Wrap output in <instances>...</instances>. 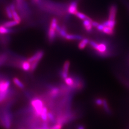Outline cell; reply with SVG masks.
<instances>
[{
	"label": "cell",
	"instance_id": "cell-1",
	"mask_svg": "<svg viewBox=\"0 0 129 129\" xmlns=\"http://www.w3.org/2000/svg\"><path fill=\"white\" fill-rule=\"evenodd\" d=\"M31 104L34 108L36 115L40 116L42 111L44 107V104L41 100L38 98L33 99L31 102Z\"/></svg>",
	"mask_w": 129,
	"mask_h": 129
},
{
	"label": "cell",
	"instance_id": "cell-2",
	"mask_svg": "<svg viewBox=\"0 0 129 129\" xmlns=\"http://www.w3.org/2000/svg\"><path fill=\"white\" fill-rule=\"evenodd\" d=\"M57 21L55 18H53L51 21L50 27L48 32V40L50 42H53L54 41L55 37L56 28L57 25Z\"/></svg>",
	"mask_w": 129,
	"mask_h": 129
},
{
	"label": "cell",
	"instance_id": "cell-3",
	"mask_svg": "<svg viewBox=\"0 0 129 129\" xmlns=\"http://www.w3.org/2000/svg\"><path fill=\"white\" fill-rule=\"evenodd\" d=\"M2 121L3 126L6 129H10L12 124V116L9 111H5L3 113Z\"/></svg>",
	"mask_w": 129,
	"mask_h": 129
},
{
	"label": "cell",
	"instance_id": "cell-4",
	"mask_svg": "<svg viewBox=\"0 0 129 129\" xmlns=\"http://www.w3.org/2000/svg\"><path fill=\"white\" fill-rule=\"evenodd\" d=\"M44 55V52L43 51H37V53H36L34 55L29 57L27 59L28 61H29L30 63H32L34 61H39L41 60L42 58Z\"/></svg>",
	"mask_w": 129,
	"mask_h": 129
},
{
	"label": "cell",
	"instance_id": "cell-5",
	"mask_svg": "<svg viewBox=\"0 0 129 129\" xmlns=\"http://www.w3.org/2000/svg\"><path fill=\"white\" fill-rule=\"evenodd\" d=\"M117 11V8L116 5H112L110 7V10H109V20H115Z\"/></svg>",
	"mask_w": 129,
	"mask_h": 129
},
{
	"label": "cell",
	"instance_id": "cell-6",
	"mask_svg": "<svg viewBox=\"0 0 129 129\" xmlns=\"http://www.w3.org/2000/svg\"><path fill=\"white\" fill-rule=\"evenodd\" d=\"M78 4L76 2L73 1L70 3L68 8V12L69 14H75L78 12Z\"/></svg>",
	"mask_w": 129,
	"mask_h": 129
},
{
	"label": "cell",
	"instance_id": "cell-7",
	"mask_svg": "<svg viewBox=\"0 0 129 129\" xmlns=\"http://www.w3.org/2000/svg\"><path fill=\"white\" fill-rule=\"evenodd\" d=\"M49 95L53 98H56L60 95V90L59 88L56 87H52L50 88Z\"/></svg>",
	"mask_w": 129,
	"mask_h": 129
},
{
	"label": "cell",
	"instance_id": "cell-8",
	"mask_svg": "<svg viewBox=\"0 0 129 129\" xmlns=\"http://www.w3.org/2000/svg\"><path fill=\"white\" fill-rule=\"evenodd\" d=\"M10 82L8 80L3 81L0 82V92H5L7 91L9 88Z\"/></svg>",
	"mask_w": 129,
	"mask_h": 129
},
{
	"label": "cell",
	"instance_id": "cell-9",
	"mask_svg": "<svg viewBox=\"0 0 129 129\" xmlns=\"http://www.w3.org/2000/svg\"><path fill=\"white\" fill-rule=\"evenodd\" d=\"M92 21L88 20H83V25L85 28L86 30L88 32H90L92 31V27H93L91 24Z\"/></svg>",
	"mask_w": 129,
	"mask_h": 129
},
{
	"label": "cell",
	"instance_id": "cell-10",
	"mask_svg": "<svg viewBox=\"0 0 129 129\" xmlns=\"http://www.w3.org/2000/svg\"><path fill=\"white\" fill-rule=\"evenodd\" d=\"M65 38L68 40H81L83 39V37L80 35L68 34Z\"/></svg>",
	"mask_w": 129,
	"mask_h": 129
},
{
	"label": "cell",
	"instance_id": "cell-11",
	"mask_svg": "<svg viewBox=\"0 0 129 129\" xmlns=\"http://www.w3.org/2000/svg\"><path fill=\"white\" fill-rule=\"evenodd\" d=\"M107 50V46L104 43H101L98 44V46L97 47L96 50L99 52V53L101 54H105Z\"/></svg>",
	"mask_w": 129,
	"mask_h": 129
},
{
	"label": "cell",
	"instance_id": "cell-12",
	"mask_svg": "<svg viewBox=\"0 0 129 129\" xmlns=\"http://www.w3.org/2000/svg\"><path fill=\"white\" fill-rule=\"evenodd\" d=\"M48 110L46 107H44L43 110L42 111L41 113V118L42 120H43L44 122H46L48 120Z\"/></svg>",
	"mask_w": 129,
	"mask_h": 129
},
{
	"label": "cell",
	"instance_id": "cell-13",
	"mask_svg": "<svg viewBox=\"0 0 129 129\" xmlns=\"http://www.w3.org/2000/svg\"><path fill=\"white\" fill-rule=\"evenodd\" d=\"M89 42V40L88 38H84L78 44V48L80 50L84 49L86 46Z\"/></svg>",
	"mask_w": 129,
	"mask_h": 129
},
{
	"label": "cell",
	"instance_id": "cell-14",
	"mask_svg": "<svg viewBox=\"0 0 129 129\" xmlns=\"http://www.w3.org/2000/svg\"><path fill=\"white\" fill-rule=\"evenodd\" d=\"M116 23V22L115 20H108L107 21H106L105 22H104L102 24L104 25L105 27H109L112 29H114V28L115 26Z\"/></svg>",
	"mask_w": 129,
	"mask_h": 129
},
{
	"label": "cell",
	"instance_id": "cell-15",
	"mask_svg": "<svg viewBox=\"0 0 129 129\" xmlns=\"http://www.w3.org/2000/svg\"><path fill=\"white\" fill-rule=\"evenodd\" d=\"M19 24V23H18L17 22L14 20V21H9L5 22L3 24V25H4L5 27H6L10 28L15 26L18 25Z\"/></svg>",
	"mask_w": 129,
	"mask_h": 129
},
{
	"label": "cell",
	"instance_id": "cell-16",
	"mask_svg": "<svg viewBox=\"0 0 129 129\" xmlns=\"http://www.w3.org/2000/svg\"><path fill=\"white\" fill-rule=\"evenodd\" d=\"M64 81L66 84L68 86L69 88H74L75 82L74 79L71 77H68L66 79H64Z\"/></svg>",
	"mask_w": 129,
	"mask_h": 129
},
{
	"label": "cell",
	"instance_id": "cell-17",
	"mask_svg": "<svg viewBox=\"0 0 129 129\" xmlns=\"http://www.w3.org/2000/svg\"><path fill=\"white\" fill-rule=\"evenodd\" d=\"M21 67H22V69H23L24 71H28L29 70H30L31 63L28 61L27 60L23 61L22 63V64L21 65Z\"/></svg>",
	"mask_w": 129,
	"mask_h": 129
},
{
	"label": "cell",
	"instance_id": "cell-18",
	"mask_svg": "<svg viewBox=\"0 0 129 129\" xmlns=\"http://www.w3.org/2000/svg\"><path fill=\"white\" fill-rule=\"evenodd\" d=\"M11 32V30L9 28L6 27L4 25H0V34L1 35H6L8 34Z\"/></svg>",
	"mask_w": 129,
	"mask_h": 129
},
{
	"label": "cell",
	"instance_id": "cell-19",
	"mask_svg": "<svg viewBox=\"0 0 129 129\" xmlns=\"http://www.w3.org/2000/svg\"><path fill=\"white\" fill-rule=\"evenodd\" d=\"M12 14H13V18L14 20L17 22L19 23H21V18L19 15L18 13L15 10H12Z\"/></svg>",
	"mask_w": 129,
	"mask_h": 129
},
{
	"label": "cell",
	"instance_id": "cell-20",
	"mask_svg": "<svg viewBox=\"0 0 129 129\" xmlns=\"http://www.w3.org/2000/svg\"><path fill=\"white\" fill-rule=\"evenodd\" d=\"M70 65V61L69 60L66 61L64 63V64L63 66V68L61 70L63 71L64 72L69 73Z\"/></svg>",
	"mask_w": 129,
	"mask_h": 129
},
{
	"label": "cell",
	"instance_id": "cell-21",
	"mask_svg": "<svg viewBox=\"0 0 129 129\" xmlns=\"http://www.w3.org/2000/svg\"><path fill=\"white\" fill-rule=\"evenodd\" d=\"M76 15L78 17V18H79L81 20H88L92 21V19L89 18L87 15H86L85 14L81 13L79 12H78L77 13V14H76Z\"/></svg>",
	"mask_w": 129,
	"mask_h": 129
},
{
	"label": "cell",
	"instance_id": "cell-22",
	"mask_svg": "<svg viewBox=\"0 0 129 129\" xmlns=\"http://www.w3.org/2000/svg\"><path fill=\"white\" fill-rule=\"evenodd\" d=\"M13 81H14V83L15 84V85H16L19 88H24V86L23 83H22L18 78H14L13 79Z\"/></svg>",
	"mask_w": 129,
	"mask_h": 129
},
{
	"label": "cell",
	"instance_id": "cell-23",
	"mask_svg": "<svg viewBox=\"0 0 129 129\" xmlns=\"http://www.w3.org/2000/svg\"><path fill=\"white\" fill-rule=\"evenodd\" d=\"M102 32L107 35H112L114 34V30L113 29L109 27H105Z\"/></svg>",
	"mask_w": 129,
	"mask_h": 129
},
{
	"label": "cell",
	"instance_id": "cell-24",
	"mask_svg": "<svg viewBox=\"0 0 129 129\" xmlns=\"http://www.w3.org/2000/svg\"><path fill=\"white\" fill-rule=\"evenodd\" d=\"M102 105H103L104 110H105V111H106L107 113H108L109 114L111 113V110H110V108H109V105H108V102H107L105 99L103 100V104H102Z\"/></svg>",
	"mask_w": 129,
	"mask_h": 129
},
{
	"label": "cell",
	"instance_id": "cell-25",
	"mask_svg": "<svg viewBox=\"0 0 129 129\" xmlns=\"http://www.w3.org/2000/svg\"><path fill=\"white\" fill-rule=\"evenodd\" d=\"M5 13H6V16L8 17V18H13L12 11L11 9L9 6L6 7V8H5Z\"/></svg>",
	"mask_w": 129,
	"mask_h": 129
},
{
	"label": "cell",
	"instance_id": "cell-26",
	"mask_svg": "<svg viewBox=\"0 0 129 129\" xmlns=\"http://www.w3.org/2000/svg\"><path fill=\"white\" fill-rule=\"evenodd\" d=\"M9 90L8 89L7 91L5 92H0V103L4 101L6 99V98L9 93Z\"/></svg>",
	"mask_w": 129,
	"mask_h": 129
},
{
	"label": "cell",
	"instance_id": "cell-27",
	"mask_svg": "<svg viewBox=\"0 0 129 129\" xmlns=\"http://www.w3.org/2000/svg\"><path fill=\"white\" fill-rule=\"evenodd\" d=\"M47 115H48V120L50 121L51 122L55 123L56 122V120L55 119V117L52 112H48Z\"/></svg>",
	"mask_w": 129,
	"mask_h": 129
},
{
	"label": "cell",
	"instance_id": "cell-28",
	"mask_svg": "<svg viewBox=\"0 0 129 129\" xmlns=\"http://www.w3.org/2000/svg\"><path fill=\"white\" fill-rule=\"evenodd\" d=\"M7 55L5 54H3L0 55V66L5 63V62L7 60Z\"/></svg>",
	"mask_w": 129,
	"mask_h": 129
},
{
	"label": "cell",
	"instance_id": "cell-29",
	"mask_svg": "<svg viewBox=\"0 0 129 129\" xmlns=\"http://www.w3.org/2000/svg\"><path fill=\"white\" fill-rule=\"evenodd\" d=\"M39 63V61H34V62H32V64H31L30 71L33 72L34 70H35V69H37Z\"/></svg>",
	"mask_w": 129,
	"mask_h": 129
},
{
	"label": "cell",
	"instance_id": "cell-30",
	"mask_svg": "<svg viewBox=\"0 0 129 129\" xmlns=\"http://www.w3.org/2000/svg\"><path fill=\"white\" fill-rule=\"evenodd\" d=\"M89 44L90 46H91L93 48H94L95 50L97 49V47L98 46V44L97 43L94 41L91 40V41H89Z\"/></svg>",
	"mask_w": 129,
	"mask_h": 129
},
{
	"label": "cell",
	"instance_id": "cell-31",
	"mask_svg": "<svg viewBox=\"0 0 129 129\" xmlns=\"http://www.w3.org/2000/svg\"><path fill=\"white\" fill-rule=\"evenodd\" d=\"M63 127V124L60 123H56V124L53 125L49 129H62Z\"/></svg>",
	"mask_w": 129,
	"mask_h": 129
},
{
	"label": "cell",
	"instance_id": "cell-32",
	"mask_svg": "<svg viewBox=\"0 0 129 129\" xmlns=\"http://www.w3.org/2000/svg\"><path fill=\"white\" fill-rule=\"evenodd\" d=\"M58 33L59 34V35H60V36L61 37H64V38L68 35L67 33L66 32V30H64L63 28H61V30H60V32Z\"/></svg>",
	"mask_w": 129,
	"mask_h": 129
},
{
	"label": "cell",
	"instance_id": "cell-33",
	"mask_svg": "<svg viewBox=\"0 0 129 129\" xmlns=\"http://www.w3.org/2000/svg\"><path fill=\"white\" fill-rule=\"evenodd\" d=\"M95 102L98 106H102L103 104V100L101 98H97L95 100Z\"/></svg>",
	"mask_w": 129,
	"mask_h": 129
},
{
	"label": "cell",
	"instance_id": "cell-34",
	"mask_svg": "<svg viewBox=\"0 0 129 129\" xmlns=\"http://www.w3.org/2000/svg\"><path fill=\"white\" fill-rule=\"evenodd\" d=\"M104 27H105V26H104V25L103 24H100L98 26L97 28L98 30H99V31H102L104 29Z\"/></svg>",
	"mask_w": 129,
	"mask_h": 129
},
{
	"label": "cell",
	"instance_id": "cell-35",
	"mask_svg": "<svg viewBox=\"0 0 129 129\" xmlns=\"http://www.w3.org/2000/svg\"><path fill=\"white\" fill-rule=\"evenodd\" d=\"M91 24H92V26L94 27H97L100 24L98 22H96V21H93L91 22Z\"/></svg>",
	"mask_w": 129,
	"mask_h": 129
},
{
	"label": "cell",
	"instance_id": "cell-36",
	"mask_svg": "<svg viewBox=\"0 0 129 129\" xmlns=\"http://www.w3.org/2000/svg\"><path fill=\"white\" fill-rule=\"evenodd\" d=\"M61 30V28H60V26L58 25H57V26H56V31L58 33H59L60 32Z\"/></svg>",
	"mask_w": 129,
	"mask_h": 129
},
{
	"label": "cell",
	"instance_id": "cell-37",
	"mask_svg": "<svg viewBox=\"0 0 129 129\" xmlns=\"http://www.w3.org/2000/svg\"><path fill=\"white\" fill-rule=\"evenodd\" d=\"M77 129H85L83 125H79Z\"/></svg>",
	"mask_w": 129,
	"mask_h": 129
},
{
	"label": "cell",
	"instance_id": "cell-38",
	"mask_svg": "<svg viewBox=\"0 0 129 129\" xmlns=\"http://www.w3.org/2000/svg\"><path fill=\"white\" fill-rule=\"evenodd\" d=\"M33 1H35L36 3H38L40 2V0H33Z\"/></svg>",
	"mask_w": 129,
	"mask_h": 129
},
{
	"label": "cell",
	"instance_id": "cell-39",
	"mask_svg": "<svg viewBox=\"0 0 129 129\" xmlns=\"http://www.w3.org/2000/svg\"><path fill=\"white\" fill-rule=\"evenodd\" d=\"M17 3H19L21 2V1L20 0H17Z\"/></svg>",
	"mask_w": 129,
	"mask_h": 129
},
{
	"label": "cell",
	"instance_id": "cell-40",
	"mask_svg": "<svg viewBox=\"0 0 129 129\" xmlns=\"http://www.w3.org/2000/svg\"></svg>",
	"mask_w": 129,
	"mask_h": 129
}]
</instances>
